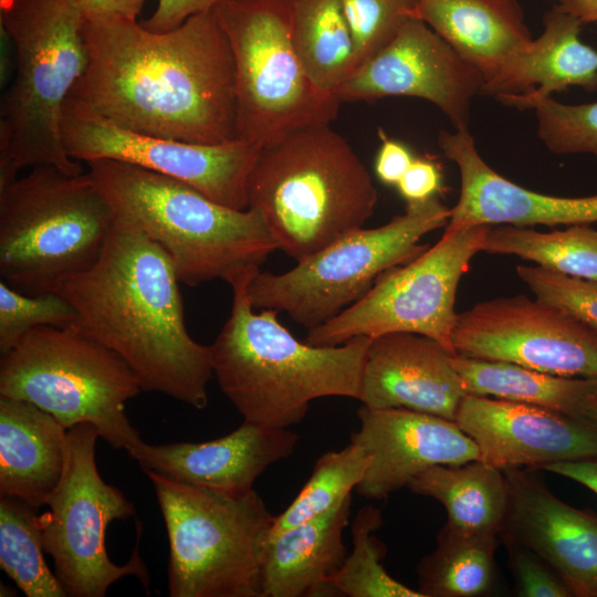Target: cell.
<instances>
[{"mask_svg": "<svg viewBox=\"0 0 597 597\" xmlns=\"http://www.w3.org/2000/svg\"><path fill=\"white\" fill-rule=\"evenodd\" d=\"M85 73L69 101L142 134L199 144L235 138L234 61L214 11L169 31L84 20Z\"/></svg>", "mask_w": 597, "mask_h": 597, "instance_id": "cell-1", "label": "cell"}, {"mask_svg": "<svg viewBox=\"0 0 597 597\" xmlns=\"http://www.w3.org/2000/svg\"><path fill=\"white\" fill-rule=\"evenodd\" d=\"M179 283L166 252L116 214L96 263L56 292L76 311L73 327L123 358L142 390L203 409L213 377L210 345L188 333Z\"/></svg>", "mask_w": 597, "mask_h": 597, "instance_id": "cell-2", "label": "cell"}, {"mask_svg": "<svg viewBox=\"0 0 597 597\" xmlns=\"http://www.w3.org/2000/svg\"><path fill=\"white\" fill-rule=\"evenodd\" d=\"M256 271L231 285L230 316L210 345L213 376L243 421L287 429L305 418L315 399H358L371 337L336 346L298 341L279 322L277 311H253L248 284Z\"/></svg>", "mask_w": 597, "mask_h": 597, "instance_id": "cell-3", "label": "cell"}, {"mask_svg": "<svg viewBox=\"0 0 597 597\" xmlns=\"http://www.w3.org/2000/svg\"><path fill=\"white\" fill-rule=\"evenodd\" d=\"M86 165L115 213L166 252L180 283L232 285L279 249L254 209L223 206L184 181L130 164L101 159Z\"/></svg>", "mask_w": 597, "mask_h": 597, "instance_id": "cell-4", "label": "cell"}, {"mask_svg": "<svg viewBox=\"0 0 597 597\" xmlns=\"http://www.w3.org/2000/svg\"><path fill=\"white\" fill-rule=\"evenodd\" d=\"M0 24L17 59L1 98L0 189L28 167L83 174L62 134L67 98L88 64L83 15L69 0H0Z\"/></svg>", "mask_w": 597, "mask_h": 597, "instance_id": "cell-5", "label": "cell"}, {"mask_svg": "<svg viewBox=\"0 0 597 597\" xmlns=\"http://www.w3.org/2000/svg\"><path fill=\"white\" fill-rule=\"evenodd\" d=\"M248 197L277 248L298 263L363 228L378 193L348 142L316 124L261 148Z\"/></svg>", "mask_w": 597, "mask_h": 597, "instance_id": "cell-6", "label": "cell"}, {"mask_svg": "<svg viewBox=\"0 0 597 597\" xmlns=\"http://www.w3.org/2000/svg\"><path fill=\"white\" fill-rule=\"evenodd\" d=\"M116 213L87 172L41 165L0 189V274L30 295L98 260Z\"/></svg>", "mask_w": 597, "mask_h": 597, "instance_id": "cell-7", "label": "cell"}, {"mask_svg": "<svg viewBox=\"0 0 597 597\" xmlns=\"http://www.w3.org/2000/svg\"><path fill=\"white\" fill-rule=\"evenodd\" d=\"M169 541L171 597H262L261 566L275 516L251 490L227 493L144 470Z\"/></svg>", "mask_w": 597, "mask_h": 597, "instance_id": "cell-8", "label": "cell"}, {"mask_svg": "<svg viewBox=\"0 0 597 597\" xmlns=\"http://www.w3.org/2000/svg\"><path fill=\"white\" fill-rule=\"evenodd\" d=\"M140 390L123 358L75 327L33 328L0 362V397L31 402L66 429L92 423L115 449L140 440L124 410Z\"/></svg>", "mask_w": 597, "mask_h": 597, "instance_id": "cell-9", "label": "cell"}, {"mask_svg": "<svg viewBox=\"0 0 597 597\" xmlns=\"http://www.w3.org/2000/svg\"><path fill=\"white\" fill-rule=\"evenodd\" d=\"M213 11L234 61L235 138L263 148L336 118L341 103L312 83L294 50L292 0H235Z\"/></svg>", "mask_w": 597, "mask_h": 597, "instance_id": "cell-10", "label": "cell"}, {"mask_svg": "<svg viewBox=\"0 0 597 597\" xmlns=\"http://www.w3.org/2000/svg\"><path fill=\"white\" fill-rule=\"evenodd\" d=\"M450 213L437 197L407 203L386 224L354 230L284 273L256 271L248 284L250 302L284 312L307 329L322 325L364 297L383 273L423 252L420 239L446 227Z\"/></svg>", "mask_w": 597, "mask_h": 597, "instance_id": "cell-11", "label": "cell"}, {"mask_svg": "<svg viewBox=\"0 0 597 597\" xmlns=\"http://www.w3.org/2000/svg\"><path fill=\"white\" fill-rule=\"evenodd\" d=\"M98 429L78 423L67 429L62 479L49 498V511L40 515L44 552L54 562V574L71 597H103L116 580L134 576L148 590L149 573L137 542L129 561L114 564L105 547V532L114 520L134 515V504L122 491L101 478L95 446Z\"/></svg>", "mask_w": 597, "mask_h": 597, "instance_id": "cell-12", "label": "cell"}, {"mask_svg": "<svg viewBox=\"0 0 597 597\" xmlns=\"http://www.w3.org/2000/svg\"><path fill=\"white\" fill-rule=\"evenodd\" d=\"M489 228H446L436 244L383 273L364 297L308 329L306 342L336 346L357 336L407 332L431 337L457 355L452 334L458 285L472 258L482 252Z\"/></svg>", "mask_w": 597, "mask_h": 597, "instance_id": "cell-13", "label": "cell"}, {"mask_svg": "<svg viewBox=\"0 0 597 597\" xmlns=\"http://www.w3.org/2000/svg\"><path fill=\"white\" fill-rule=\"evenodd\" d=\"M67 155L77 161L115 160L184 181L210 199L249 208L248 182L261 148L233 138L199 144L123 128L67 100L62 122Z\"/></svg>", "mask_w": 597, "mask_h": 597, "instance_id": "cell-14", "label": "cell"}, {"mask_svg": "<svg viewBox=\"0 0 597 597\" xmlns=\"http://www.w3.org/2000/svg\"><path fill=\"white\" fill-rule=\"evenodd\" d=\"M457 355L597 379V329L524 294L480 302L458 314Z\"/></svg>", "mask_w": 597, "mask_h": 597, "instance_id": "cell-15", "label": "cell"}, {"mask_svg": "<svg viewBox=\"0 0 597 597\" xmlns=\"http://www.w3.org/2000/svg\"><path fill=\"white\" fill-rule=\"evenodd\" d=\"M484 77L447 41L417 17L359 65L337 88L339 103L410 96L434 104L455 130H469L472 98Z\"/></svg>", "mask_w": 597, "mask_h": 597, "instance_id": "cell-16", "label": "cell"}, {"mask_svg": "<svg viewBox=\"0 0 597 597\" xmlns=\"http://www.w3.org/2000/svg\"><path fill=\"white\" fill-rule=\"evenodd\" d=\"M457 425L478 446L480 460L501 470L597 455V428L534 405L467 394Z\"/></svg>", "mask_w": 597, "mask_h": 597, "instance_id": "cell-17", "label": "cell"}, {"mask_svg": "<svg viewBox=\"0 0 597 597\" xmlns=\"http://www.w3.org/2000/svg\"><path fill=\"white\" fill-rule=\"evenodd\" d=\"M357 417L359 429L350 441L370 455V464L355 489L363 498L385 499L434 465L480 460L478 446L454 420L404 408L363 405Z\"/></svg>", "mask_w": 597, "mask_h": 597, "instance_id": "cell-18", "label": "cell"}, {"mask_svg": "<svg viewBox=\"0 0 597 597\" xmlns=\"http://www.w3.org/2000/svg\"><path fill=\"white\" fill-rule=\"evenodd\" d=\"M503 473L509 510L500 535L542 557L574 597H597V515L565 503L528 471Z\"/></svg>", "mask_w": 597, "mask_h": 597, "instance_id": "cell-19", "label": "cell"}, {"mask_svg": "<svg viewBox=\"0 0 597 597\" xmlns=\"http://www.w3.org/2000/svg\"><path fill=\"white\" fill-rule=\"evenodd\" d=\"M438 144L444 157L457 165L461 179L459 199L451 208L448 229L597 222V195L556 197L519 186L481 158L469 130H441Z\"/></svg>", "mask_w": 597, "mask_h": 597, "instance_id": "cell-20", "label": "cell"}, {"mask_svg": "<svg viewBox=\"0 0 597 597\" xmlns=\"http://www.w3.org/2000/svg\"><path fill=\"white\" fill-rule=\"evenodd\" d=\"M453 356L439 342L416 333L371 337L357 400L369 408H404L455 420L467 392Z\"/></svg>", "mask_w": 597, "mask_h": 597, "instance_id": "cell-21", "label": "cell"}, {"mask_svg": "<svg viewBox=\"0 0 597 597\" xmlns=\"http://www.w3.org/2000/svg\"><path fill=\"white\" fill-rule=\"evenodd\" d=\"M298 436L287 429L243 421L224 437L206 442L149 444L127 449L143 470L179 483L227 493H247L273 463L290 457Z\"/></svg>", "mask_w": 597, "mask_h": 597, "instance_id": "cell-22", "label": "cell"}, {"mask_svg": "<svg viewBox=\"0 0 597 597\" xmlns=\"http://www.w3.org/2000/svg\"><path fill=\"white\" fill-rule=\"evenodd\" d=\"M352 495L334 510L271 535L265 544L262 597L336 596L329 584L347 556L343 534Z\"/></svg>", "mask_w": 597, "mask_h": 597, "instance_id": "cell-23", "label": "cell"}, {"mask_svg": "<svg viewBox=\"0 0 597 597\" xmlns=\"http://www.w3.org/2000/svg\"><path fill=\"white\" fill-rule=\"evenodd\" d=\"M67 429L35 405L0 397V495L46 505L65 465Z\"/></svg>", "mask_w": 597, "mask_h": 597, "instance_id": "cell-24", "label": "cell"}, {"mask_svg": "<svg viewBox=\"0 0 597 597\" xmlns=\"http://www.w3.org/2000/svg\"><path fill=\"white\" fill-rule=\"evenodd\" d=\"M582 25L556 6L545 14L542 34L485 81L482 93L551 96L572 86L597 91V51L580 40Z\"/></svg>", "mask_w": 597, "mask_h": 597, "instance_id": "cell-25", "label": "cell"}, {"mask_svg": "<svg viewBox=\"0 0 597 597\" xmlns=\"http://www.w3.org/2000/svg\"><path fill=\"white\" fill-rule=\"evenodd\" d=\"M416 17L478 69L484 82L533 40L516 0H417Z\"/></svg>", "mask_w": 597, "mask_h": 597, "instance_id": "cell-26", "label": "cell"}, {"mask_svg": "<svg viewBox=\"0 0 597 597\" xmlns=\"http://www.w3.org/2000/svg\"><path fill=\"white\" fill-rule=\"evenodd\" d=\"M413 493L440 502L446 525L465 534L500 535L509 510L503 470L482 460L439 464L416 475L407 485Z\"/></svg>", "mask_w": 597, "mask_h": 597, "instance_id": "cell-27", "label": "cell"}, {"mask_svg": "<svg viewBox=\"0 0 597 597\" xmlns=\"http://www.w3.org/2000/svg\"><path fill=\"white\" fill-rule=\"evenodd\" d=\"M452 363L470 395L525 402L582 420L597 401V379L558 376L461 355H454Z\"/></svg>", "mask_w": 597, "mask_h": 597, "instance_id": "cell-28", "label": "cell"}, {"mask_svg": "<svg viewBox=\"0 0 597 597\" xmlns=\"http://www.w3.org/2000/svg\"><path fill=\"white\" fill-rule=\"evenodd\" d=\"M292 42L312 83L335 96L356 70L354 40L338 0H292Z\"/></svg>", "mask_w": 597, "mask_h": 597, "instance_id": "cell-29", "label": "cell"}, {"mask_svg": "<svg viewBox=\"0 0 597 597\" xmlns=\"http://www.w3.org/2000/svg\"><path fill=\"white\" fill-rule=\"evenodd\" d=\"M494 534H465L446 524L436 548L417 566L418 590L423 597H479L496 585Z\"/></svg>", "mask_w": 597, "mask_h": 597, "instance_id": "cell-30", "label": "cell"}, {"mask_svg": "<svg viewBox=\"0 0 597 597\" xmlns=\"http://www.w3.org/2000/svg\"><path fill=\"white\" fill-rule=\"evenodd\" d=\"M482 251L516 255L561 274L597 279V230L588 224L549 232L513 224L490 226Z\"/></svg>", "mask_w": 597, "mask_h": 597, "instance_id": "cell-31", "label": "cell"}, {"mask_svg": "<svg viewBox=\"0 0 597 597\" xmlns=\"http://www.w3.org/2000/svg\"><path fill=\"white\" fill-rule=\"evenodd\" d=\"M20 500L0 496V565L28 597H65L43 557L40 515Z\"/></svg>", "mask_w": 597, "mask_h": 597, "instance_id": "cell-32", "label": "cell"}, {"mask_svg": "<svg viewBox=\"0 0 597 597\" xmlns=\"http://www.w3.org/2000/svg\"><path fill=\"white\" fill-rule=\"evenodd\" d=\"M369 464L367 451L352 441L341 450L323 453L296 498L275 516L270 536L337 507L362 482Z\"/></svg>", "mask_w": 597, "mask_h": 597, "instance_id": "cell-33", "label": "cell"}, {"mask_svg": "<svg viewBox=\"0 0 597 597\" xmlns=\"http://www.w3.org/2000/svg\"><path fill=\"white\" fill-rule=\"evenodd\" d=\"M381 525L379 509L366 505L357 512L352 522L353 551L329 579L332 588L348 597H423L383 567L386 546L373 535Z\"/></svg>", "mask_w": 597, "mask_h": 597, "instance_id": "cell-34", "label": "cell"}, {"mask_svg": "<svg viewBox=\"0 0 597 597\" xmlns=\"http://www.w3.org/2000/svg\"><path fill=\"white\" fill-rule=\"evenodd\" d=\"M496 98L511 107L534 109L538 136L552 153L597 157V102L569 105L530 93L502 94Z\"/></svg>", "mask_w": 597, "mask_h": 597, "instance_id": "cell-35", "label": "cell"}, {"mask_svg": "<svg viewBox=\"0 0 597 597\" xmlns=\"http://www.w3.org/2000/svg\"><path fill=\"white\" fill-rule=\"evenodd\" d=\"M77 314L59 292L30 295L0 282V352L12 349L31 329L41 326L73 327Z\"/></svg>", "mask_w": 597, "mask_h": 597, "instance_id": "cell-36", "label": "cell"}, {"mask_svg": "<svg viewBox=\"0 0 597 597\" xmlns=\"http://www.w3.org/2000/svg\"><path fill=\"white\" fill-rule=\"evenodd\" d=\"M350 30L356 69L383 49L411 17L417 0H338Z\"/></svg>", "mask_w": 597, "mask_h": 597, "instance_id": "cell-37", "label": "cell"}, {"mask_svg": "<svg viewBox=\"0 0 597 597\" xmlns=\"http://www.w3.org/2000/svg\"><path fill=\"white\" fill-rule=\"evenodd\" d=\"M516 274L536 298L597 329V279L561 274L538 265H517Z\"/></svg>", "mask_w": 597, "mask_h": 597, "instance_id": "cell-38", "label": "cell"}, {"mask_svg": "<svg viewBox=\"0 0 597 597\" xmlns=\"http://www.w3.org/2000/svg\"><path fill=\"white\" fill-rule=\"evenodd\" d=\"M503 540L517 596L573 597L565 582L542 557L512 540Z\"/></svg>", "mask_w": 597, "mask_h": 597, "instance_id": "cell-39", "label": "cell"}, {"mask_svg": "<svg viewBox=\"0 0 597 597\" xmlns=\"http://www.w3.org/2000/svg\"><path fill=\"white\" fill-rule=\"evenodd\" d=\"M396 187L407 203L429 200L442 190L440 167L431 159L415 158Z\"/></svg>", "mask_w": 597, "mask_h": 597, "instance_id": "cell-40", "label": "cell"}, {"mask_svg": "<svg viewBox=\"0 0 597 597\" xmlns=\"http://www.w3.org/2000/svg\"><path fill=\"white\" fill-rule=\"evenodd\" d=\"M229 1L235 0H157L156 9L143 24L151 31H169L189 17L213 10L217 6Z\"/></svg>", "mask_w": 597, "mask_h": 597, "instance_id": "cell-41", "label": "cell"}, {"mask_svg": "<svg viewBox=\"0 0 597 597\" xmlns=\"http://www.w3.org/2000/svg\"><path fill=\"white\" fill-rule=\"evenodd\" d=\"M379 133L381 145L375 160V172L383 184L397 186L416 157L408 146Z\"/></svg>", "mask_w": 597, "mask_h": 597, "instance_id": "cell-42", "label": "cell"}, {"mask_svg": "<svg viewBox=\"0 0 597 597\" xmlns=\"http://www.w3.org/2000/svg\"><path fill=\"white\" fill-rule=\"evenodd\" d=\"M84 20L125 18L137 20L148 0H69Z\"/></svg>", "mask_w": 597, "mask_h": 597, "instance_id": "cell-43", "label": "cell"}, {"mask_svg": "<svg viewBox=\"0 0 597 597\" xmlns=\"http://www.w3.org/2000/svg\"><path fill=\"white\" fill-rule=\"evenodd\" d=\"M542 470L573 480L597 494V455L551 463Z\"/></svg>", "mask_w": 597, "mask_h": 597, "instance_id": "cell-44", "label": "cell"}, {"mask_svg": "<svg viewBox=\"0 0 597 597\" xmlns=\"http://www.w3.org/2000/svg\"><path fill=\"white\" fill-rule=\"evenodd\" d=\"M557 6L576 17L583 24L597 21V0H569Z\"/></svg>", "mask_w": 597, "mask_h": 597, "instance_id": "cell-45", "label": "cell"}, {"mask_svg": "<svg viewBox=\"0 0 597 597\" xmlns=\"http://www.w3.org/2000/svg\"><path fill=\"white\" fill-rule=\"evenodd\" d=\"M585 420L597 428V401L587 411Z\"/></svg>", "mask_w": 597, "mask_h": 597, "instance_id": "cell-46", "label": "cell"}, {"mask_svg": "<svg viewBox=\"0 0 597 597\" xmlns=\"http://www.w3.org/2000/svg\"><path fill=\"white\" fill-rule=\"evenodd\" d=\"M554 1H557L558 4H564V3L568 2L569 0H554Z\"/></svg>", "mask_w": 597, "mask_h": 597, "instance_id": "cell-47", "label": "cell"}]
</instances>
